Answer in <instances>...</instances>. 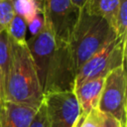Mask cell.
I'll list each match as a JSON object with an SVG mask.
<instances>
[{"mask_svg":"<svg viewBox=\"0 0 127 127\" xmlns=\"http://www.w3.org/2000/svg\"><path fill=\"white\" fill-rule=\"evenodd\" d=\"M35 1H36V3L38 4L40 10H41L42 13H43V7H44V1H45V0H35Z\"/></svg>","mask_w":127,"mask_h":127,"instance_id":"cell-22","label":"cell"},{"mask_svg":"<svg viewBox=\"0 0 127 127\" xmlns=\"http://www.w3.org/2000/svg\"><path fill=\"white\" fill-rule=\"evenodd\" d=\"M30 127H49V122L46 114V109L44 106V103L40 105V108L35 116V118L32 121V124Z\"/></svg>","mask_w":127,"mask_h":127,"instance_id":"cell-17","label":"cell"},{"mask_svg":"<svg viewBox=\"0 0 127 127\" xmlns=\"http://www.w3.org/2000/svg\"><path fill=\"white\" fill-rule=\"evenodd\" d=\"M109 23L98 16L80 9L78 19L68 40L75 72L92 56L116 38Z\"/></svg>","mask_w":127,"mask_h":127,"instance_id":"cell-3","label":"cell"},{"mask_svg":"<svg viewBox=\"0 0 127 127\" xmlns=\"http://www.w3.org/2000/svg\"><path fill=\"white\" fill-rule=\"evenodd\" d=\"M12 1H13V2H15V1H16V0H12Z\"/></svg>","mask_w":127,"mask_h":127,"instance_id":"cell-23","label":"cell"},{"mask_svg":"<svg viewBox=\"0 0 127 127\" xmlns=\"http://www.w3.org/2000/svg\"><path fill=\"white\" fill-rule=\"evenodd\" d=\"M87 1H88V0H71L72 4H73L76 8H78V9L83 8V6L86 4Z\"/></svg>","mask_w":127,"mask_h":127,"instance_id":"cell-20","label":"cell"},{"mask_svg":"<svg viewBox=\"0 0 127 127\" xmlns=\"http://www.w3.org/2000/svg\"><path fill=\"white\" fill-rule=\"evenodd\" d=\"M80 9L71 0H45L43 16L45 23L51 28L57 41L68 43L76 24Z\"/></svg>","mask_w":127,"mask_h":127,"instance_id":"cell-7","label":"cell"},{"mask_svg":"<svg viewBox=\"0 0 127 127\" xmlns=\"http://www.w3.org/2000/svg\"><path fill=\"white\" fill-rule=\"evenodd\" d=\"M14 7L16 13L20 14L25 19L27 25L38 13H42L35 0H16L14 2Z\"/></svg>","mask_w":127,"mask_h":127,"instance_id":"cell-13","label":"cell"},{"mask_svg":"<svg viewBox=\"0 0 127 127\" xmlns=\"http://www.w3.org/2000/svg\"><path fill=\"white\" fill-rule=\"evenodd\" d=\"M78 127H103V113L97 108L92 109Z\"/></svg>","mask_w":127,"mask_h":127,"instance_id":"cell-16","label":"cell"},{"mask_svg":"<svg viewBox=\"0 0 127 127\" xmlns=\"http://www.w3.org/2000/svg\"><path fill=\"white\" fill-rule=\"evenodd\" d=\"M127 77L125 64L115 68L104 77V82L97 104V109L110 115L127 126L126 104Z\"/></svg>","mask_w":127,"mask_h":127,"instance_id":"cell-5","label":"cell"},{"mask_svg":"<svg viewBox=\"0 0 127 127\" xmlns=\"http://www.w3.org/2000/svg\"><path fill=\"white\" fill-rule=\"evenodd\" d=\"M45 25V20H44V16H43V13H38L34 18L33 20L28 23V29L30 30L32 36L36 35L39 31L42 30V28L44 27Z\"/></svg>","mask_w":127,"mask_h":127,"instance_id":"cell-18","label":"cell"},{"mask_svg":"<svg viewBox=\"0 0 127 127\" xmlns=\"http://www.w3.org/2000/svg\"><path fill=\"white\" fill-rule=\"evenodd\" d=\"M3 103H4V94H3V90H2V86H1V82H0V113L3 107Z\"/></svg>","mask_w":127,"mask_h":127,"instance_id":"cell-21","label":"cell"},{"mask_svg":"<svg viewBox=\"0 0 127 127\" xmlns=\"http://www.w3.org/2000/svg\"><path fill=\"white\" fill-rule=\"evenodd\" d=\"M118 6L119 0H88L83 8L88 13L105 19L113 28Z\"/></svg>","mask_w":127,"mask_h":127,"instance_id":"cell-10","label":"cell"},{"mask_svg":"<svg viewBox=\"0 0 127 127\" xmlns=\"http://www.w3.org/2000/svg\"><path fill=\"white\" fill-rule=\"evenodd\" d=\"M43 103L49 127H76L81 111L73 90L45 94Z\"/></svg>","mask_w":127,"mask_h":127,"instance_id":"cell-6","label":"cell"},{"mask_svg":"<svg viewBox=\"0 0 127 127\" xmlns=\"http://www.w3.org/2000/svg\"><path fill=\"white\" fill-rule=\"evenodd\" d=\"M27 29H28V26L25 19L20 14L16 13L11 23L9 24L6 32L8 34V37L12 41L20 44H25Z\"/></svg>","mask_w":127,"mask_h":127,"instance_id":"cell-12","label":"cell"},{"mask_svg":"<svg viewBox=\"0 0 127 127\" xmlns=\"http://www.w3.org/2000/svg\"><path fill=\"white\" fill-rule=\"evenodd\" d=\"M10 62V43L6 31L0 32V82L4 94V86L6 83Z\"/></svg>","mask_w":127,"mask_h":127,"instance_id":"cell-11","label":"cell"},{"mask_svg":"<svg viewBox=\"0 0 127 127\" xmlns=\"http://www.w3.org/2000/svg\"><path fill=\"white\" fill-rule=\"evenodd\" d=\"M103 82H104V77H98V78L86 80L73 87L72 90L77 98L81 111L76 127H78V125L82 122V120L92 109L97 108Z\"/></svg>","mask_w":127,"mask_h":127,"instance_id":"cell-9","label":"cell"},{"mask_svg":"<svg viewBox=\"0 0 127 127\" xmlns=\"http://www.w3.org/2000/svg\"><path fill=\"white\" fill-rule=\"evenodd\" d=\"M127 28V0H119V6L115 17L114 31L117 37L123 36L126 33Z\"/></svg>","mask_w":127,"mask_h":127,"instance_id":"cell-15","label":"cell"},{"mask_svg":"<svg viewBox=\"0 0 127 127\" xmlns=\"http://www.w3.org/2000/svg\"><path fill=\"white\" fill-rule=\"evenodd\" d=\"M125 60L126 34L116 37L80 66L75 74L73 87L89 79L105 77L115 68L124 65Z\"/></svg>","mask_w":127,"mask_h":127,"instance_id":"cell-4","label":"cell"},{"mask_svg":"<svg viewBox=\"0 0 127 127\" xmlns=\"http://www.w3.org/2000/svg\"><path fill=\"white\" fill-rule=\"evenodd\" d=\"M16 14L12 0H0V32L6 31Z\"/></svg>","mask_w":127,"mask_h":127,"instance_id":"cell-14","label":"cell"},{"mask_svg":"<svg viewBox=\"0 0 127 127\" xmlns=\"http://www.w3.org/2000/svg\"><path fill=\"white\" fill-rule=\"evenodd\" d=\"M39 108L40 105L5 100L0 113V127H30Z\"/></svg>","mask_w":127,"mask_h":127,"instance_id":"cell-8","label":"cell"},{"mask_svg":"<svg viewBox=\"0 0 127 127\" xmlns=\"http://www.w3.org/2000/svg\"><path fill=\"white\" fill-rule=\"evenodd\" d=\"M103 127H127V126H123L121 122L115 119L114 117L103 113Z\"/></svg>","mask_w":127,"mask_h":127,"instance_id":"cell-19","label":"cell"},{"mask_svg":"<svg viewBox=\"0 0 127 127\" xmlns=\"http://www.w3.org/2000/svg\"><path fill=\"white\" fill-rule=\"evenodd\" d=\"M10 43V62L4 86V101L41 105L44 98L27 44Z\"/></svg>","mask_w":127,"mask_h":127,"instance_id":"cell-2","label":"cell"},{"mask_svg":"<svg viewBox=\"0 0 127 127\" xmlns=\"http://www.w3.org/2000/svg\"><path fill=\"white\" fill-rule=\"evenodd\" d=\"M42 91L45 94L72 90L75 68L68 43L57 41L47 23L26 40Z\"/></svg>","mask_w":127,"mask_h":127,"instance_id":"cell-1","label":"cell"}]
</instances>
